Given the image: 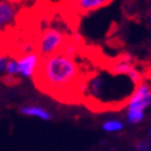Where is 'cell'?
I'll return each instance as SVG.
<instances>
[{
	"instance_id": "4fadbf2b",
	"label": "cell",
	"mask_w": 151,
	"mask_h": 151,
	"mask_svg": "<svg viewBox=\"0 0 151 151\" xmlns=\"http://www.w3.org/2000/svg\"><path fill=\"white\" fill-rule=\"evenodd\" d=\"M135 150L137 151H151V141L147 139L139 140L135 144Z\"/></svg>"
},
{
	"instance_id": "5bb4252c",
	"label": "cell",
	"mask_w": 151,
	"mask_h": 151,
	"mask_svg": "<svg viewBox=\"0 0 151 151\" xmlns=\"http://www.w3.org/2000/svg\"><path fill=\"white\" fill-rule=\"evenodd\" d=\"M9 57H6V55H1L0 57V71L1 73H4L5 71V68H6V65H7V62H9Z\"/></svg>"
},
{
	"instance_id": "7c38bea8",
	"label": "cell",
	"mask_w": 151,
	"mask_h": 151,
	"mask_svg": "<svg viewBox=\"0 0 151 151\" xmlns=\"http://www.w3.org/2000/svg\"><path fill=\"white\" fill-rule=\"evenodd\" d=\"M5 75L9 78H14L16 76V75H19V62L17 59L15 58H10L9 62H7V65L5 68Z\"/></svg>"
},
{
	"instance_id": "8992f818",
	"label": "cell",
	"mask_w": 151,
	"mask_h": 151,
	"mask_svg": "<svg viewBox=\"0 0 151 151\" xmlns=\"http://www.w3.org/2000/svg\"><path fill=\"white\" fill-rule=\"evenodd\" d=\"M42 57L35 52L22 54L19 59V76L25 79H36L42 64Z\"/></svg>"
},
{
	"instance_id": "30bf717a",
	"label": "cell",
	"mask_w": 151,
	"mask_h": 151,
	"mask_svg": "<svg viewBox=\"0 0 151 151\" xmlns=\"http://www.w3.org/2000/svg\"><path fill=\"white\" fill-rule=\"evenodd\" d=\"M101 128L106 133H119L124 129V122L117 118H109L103 120Z\"/></svg>"
},
{
	"instance_id": "6da1fadb",
	"label": "cell",
	"mask_w": 151,
	"mask_h": 151,
	"mask_svg": "<svg viewBox=\"0 0 151 151\" xmlns=\"http://www.w3.org/2000/svg\"><path fill=\"white\" fill-rule=\"evenodd\" d=\"M35 81L44 92L66 100L73 99V93H80L84 79L76 59L60 52L42 59L41 69Z\"/></svg>"
},
{
	"instance_id": "277c9868",
	"label": "cell",
	"mask_w": 151,
	"mask_h": 151,
	"mask_svg": "<svg viewBox=\"0 0 151 151\" xmlns=\"http://www.w3.org/2000/svg\"><path fill=\"white\" fill-rule=\"evenodd\" d=\"M132 60L133 58L129 54H124L123 57H120L118 60L111 64L109 70L116 75H122V76L128 78L134 85L138 86L140 82H142V74L132 63Z\"/></svg>"
},
{
	"instance_id": "9a60e30c",
	"label": "cell",
	"mask_w": 151,
	"mask_h": 151,
	"mask_svg": "<svg viewBox=\"0 0 151 151\" xmlns=\"http://www.w3.org/2000/svg\"><path fill=\"white\" fill-rule=\"evenodd\" d=\"M146 137H147V140H150V141H151V129H149V132H147V135H146Z\"/></svg>"
},
{
	"instance_id": "9c48e42d",
	"label": "cell",
	"mask_w": 151,
	"mask_h": 151,
	"mask_svg": "<svg viewBox=\"0 0 151 151\" xmlns=\"http://www.w3.org/2000/svg\"><path fill=\"white\" fill-rule=\"evenodd\" d=\"M106 4H107V1H104V0H79V1L74 3V6L80 11L88 12V11L100 9V7L104 6Z\"/></svg>"
},
{
	"instance_id": "52a82bcc",
	"label": "cell",
	"mask_w": 151,
	"mask_h": 151,
	"mask_svg": "<svg viewBox=\"0 0 151 151\" xmlns=\"http://www.w3.org/2000/svg\"><path fill=\"white\" fill-rule=\"evenodd\" d=\"M16 5L11 1H0V28L4 29L12 24L16 17Z\"/></svg>"
},
{
	"instance_id": "ba28073f",
	"label": "cell",
	"mask_w": 151,
	"mask_h": 151,
	"mask_svg": "<svg viewBox=\"0 0 151 151\" xmlns=\"http://www.w3.org/2000/svg\"><path fill=\"white\" fill-rule=\"evenodd\" d=\"M20 113L24 116L27 117H35V118H38L42 120H49L52 119V114L50 112L44 108L41 107V106H35V104H26V106H22L20 108Z\"/></svg>"
},
{
	"instance_id": "8fae6325",
	"label": "cell",
	"mask_w": 151,
	"mask_h": 151,
	"mask_svg": "<svg viewBox=\"0 0 151 151\" xmlns=\"http://www.w3.org/2000/svg\"><path fill=\"white\" fill-rule=\"evenodd\" d=\"M78 44H79L78 42H75L74 40L69 38V41H68L65 43V46L63 47L62 53H63V54H65V55H68V57L75 58V57H76V54H78V52H79V46H78Z\"/></svg>"
},
{
	"instance_id": "7a4b0ae2",
	"label": "cell",
	"mask_w": 151,
	"mask_h": 151,
	"mask_svg": "<svg viewBox=\"0 0 151 151\" xmlns=\"http://www.w3.org/2000/svg\"><path fill=\"white\" fill-rule=\"evenodd\" d=\"M137 85L122 75H116L111 70L97 71L84 80L80 95L93 107L100 104L102 108H111L113 104L123 106L133 95Z\"/></svg>"
},
{
	"instance_id": "3957f363",
	"label": "cell",
	"mask_w": 151,
	"mask_h": 151,
	"mask_svg": "<svg viewBox=\"0 0 151 151\" xmlns=\"http://www.w3.org/2000/svg\"><path fill=\"white\" fill-rule=\"evenodd\" d=\"M69 41L64 31L57 27H48L40 33L36 42V52L44 59L60 53Z\"/></svg>"
},
{
	"instance_id": "5b68a950",
	"label": "cell",
	"mask_w": 151,
	"mask_h": 151,
	"mask_svg": "<svg viewBox=\"0 0 151 151\" xmlns=\"http://www.w3.org/2000/svg\"><path fill=\"white\" fill-rule=\"evenodd\" d=\"M151 106V85L142 81L135 87L133 95L128 100L125 108L127 111L145 112Z\"/></svg>"
}]
</instances>
